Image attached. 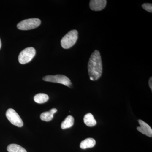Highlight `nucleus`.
Here are the masks:
<instances>
[{"instance_id":"obj_4","label":"nucleus","mask_w":152,"mask_h":152,"mask_svg":"<svg viewBox=\"0 0 152 152\" xmlns=\"http://www.w3.org/2000/svg\"><path fill=\"white\" fill-rule=\"evenodd\" d=\"M36 54L35 49L32 47L26 48L20 53L18 57L19 63L24 64L30 62Z\"/></svg>"},{"instance_id":"obj_9","label":"nucleus","mask_w":152,"mask_h":152,"mask_svg":"<svg viewBox=\"0 0 152 152\" xmlns=\"http://www.w3.org/2000/svg\"><path fill=\"white\" fill-rule=\"evenodd\" d=\"M96 142L94 139L92 138H88L83 141L80 144V147L83 149H86L89 148H93L95 145Z\"/></svg>"},{"instance_id":"obj_14","label":"nucleus","mask_w":152,"mask_h":152,"mask_svg":"<svg viewBox=\"0 0 152 152\" xmlns=\"http://www.w3.org/2000/svg\"><path fill=\"white\" fill-rule=\"evenodd\" d=\"M54 115H53L50 112H44L42 113L40 115V118L42 121L48 122L51 121L53 118Z\"/></svg>"},{"instance_id":"obj_12","label":"nucleus","mask_w":152,"mask_h":152,"mask_svg":"<svg viewBox=\"0 0 152 152\" xmlns=\"http://www.w3.org/2000/svg\"><path fill=\"white\" fill-rule=\"evenodd\" d=\"M49 96L46 94H38L35 96L34 100L38 104H43L45 103L49 100Z\"/></svg>"},{"instance_id":"obj_7","label":"nucleus","mask_w":152,"mask_h":152,"mask_svg":"<svg viewBox=\"0 0 152 152\" xmlns=\"http://www.w3.org/2000/svg\"><path fill=\"white\" fill-rule=\"evenodd\" d=\"M107 3V1L106 0H91L90 2L89 7L92 10L101 11L105 8Z\"/></svg>"},{"instance_id":"obj_1","label":"nucleus","mask_w":152,"mask_h":152,"mask_svg":"<svg viewBox=\"0 0 152 152\" xmlns=\"http://www.w3.org/2000/svg\"><path fill=\"white\" fill-rule=\"evenodd\" d=\"M102 66L100 53L96 50L91 55L88 63V72L91 80H97L101 77L102 74Z\"/></svg>"},{"instance_id":"obj_3","label":"nucleus","mask_w":152,"mask_h":152,"mask_svg":"<svg viewBox=\"0 0 152 152\" xmlns=\"http://www.w3.org/2000/svg\"><path fill=\"white\" fill-rule=\"evenodd\" d=\"M43 80L45 81L52 82L61 84L68 87L72 88V84L70 80L66 76L64 75H47L43 78Z\"/></svg>"},{"instance_id":"obj_11","label":"nucleus","mask_w":152,"mask_h":152,"mask_svg":"<svg viewBox=\"0 0 152 152\" xmlns=\"http://www.w3.org/2000/svg\"><path fill=\"white\" fill-rule=\"evenodd\" d=\"M75 120L73 117L71 115H69L66 117L65 120L62 123L61 127L63 129L71 128L73 126Z\"/></svg>"},{"instance_id":"obj_6","label":"nucleus","mask_w":152,"mask_h":152,"mask_svg":"<svg viewBox=\"0 0 152 152\" xmlns=\"http://www.w3.org/2000/svg\"><path fill=\"white\" fill-rule=\"evenodd\" d=\"M7 118L13 125L21 127L23 126V123L18 114L12 109H9L6 112Z\"/></svg>"},{"instance_id":"obj_15","label":"nucleus","mask_w":152,"mask_h":152,"mask_svg":"<svg viewBox=\"0 0 152 152\" xmlns=\"http://www.w3.org/2000/svg\"><path fill=\"white\" fill-rule=\"evenodd\" d=\"M142 7L145 10L148 11L149 12L152 13V4L150 3H145L142 5Z\"/></svg>"},{"instance_id":"obj_18","label":"nucleus","mask_w":152,"mask_h":152,"mask_svg":"<svg viewBox=\"0 0 152 152\" xmlns=\"http://www.w3.org/2000/svg\"><path fill=\"white\" fill-rule=\"evenodd\" d=\"M1 39H0V49L1 48Z\"/></svg>"},{"instance_id":"obj_10","label":"nucleus","mask_w":152,"mask_h":152,"mask_svg":"<svg viewBox=\"0 0 152 152\" xmlns=\"http://www.w3.org/2000/svg\"><path fill=\"white\" fill-rule=\"evenodd\" d=\"M84 122L85 124L88 127H93L96 125L97 122L94 116L91 113L85 115L84 118Z\"/></svg>"},{"instance_id":"obj_2","label":"nucleus","mask_w":152,"mask_h":152,"mask_svg":"<svg viewBox=\"0 0 152 152\" xmlns=\"http://www.w3.org/2000/svg\"><path fill=\"white\" fill-rule=\"evenodd\" d=\"M78 33L76 30L70 31L65 35L61 40V45L63 48H70L75 44L78 39Z\"/></svg>"},{"instance_id":"obj_5","label":"nucleus","mask_w":152,"mask_h":152,"mask_svg":"<svg viewBox=\"0 0 152 152\" xmlns=\"http://www.w3.org/2000/svg\"><path fill=\"white\" fill-rule=\"evenodd\" d=\"M41 23L40 20L38 18L26 19L20 22L17 25V27L21 30L32 29L39 26Z\"/></svg>"},{"instance_id":"obj_13","label":"nucleus","mask_w":152,"mask_h":152,"mask_svg":"<svg viewBox=\"0 0 152 152\" xmlns=\"http://www.w3.org/2000/svg\"><path fill=\"white\" fill-rule=\"evenodd\" d=\"M7 150L9 152H27L23 148L15 144L9 145L7 148Z\"/></svg>"},{"instance_id":"obj_16","label":"nucleus","mask_w":152,"mask_h":152,"mask_svg":"<svg viewBox=\"0 0 152 152\" xmlns=\"http://www.w3.org/2000/svg\"><path fill=\"white\" fill-rule=\"evenodd\" d=\"M152 77H151L149 79V86L150 88L152 90Z\"/></svg>"},{"instance_id":"obj_8","label":"nucleus","mask_w":152,"mask_h":152,"mask_svg":"<svg viewBox=\"0 0 152 152\" xmlns=\"http://www.w3.org/2000/svg\"><path fill=\"white\" fill-rule=\"evenodd\" d=\"M140 127H137V129L143 134L145 135L150 137H152V129L151 126L141 120H139Z\"/></svg>"},{"instance_id":"obj_17","label":"nucleus","mask_w":152,"mask_h":152,"mask_svg":"<svg viewBox=\"0 0 152 152\" xmlns=\"http://www.w3.org/2000/svg\"><path fill=\"white\" fill-rule=\"evenodd\" d=\"M50 113H52L53 115H54V114L57 112V110L56 108H53L51 109V110H50Z\"/></svg>"}]
</instances>
